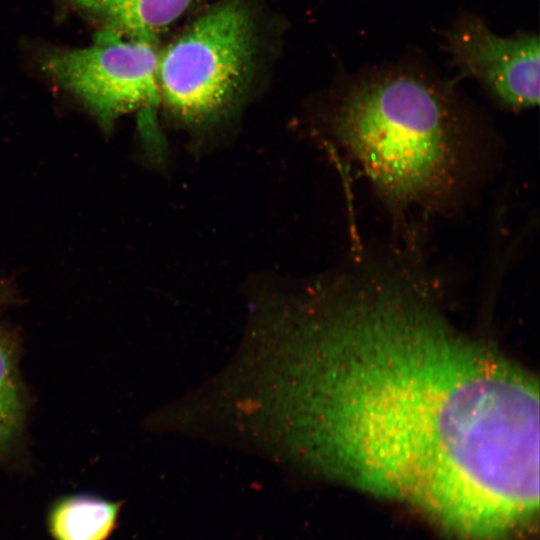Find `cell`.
Listing matches in <instances>:
<instances>
[{
    "label": "cell",
    "instance_id": "cell-1",
    "mask_svg": "<svg viewBox=\"0 0 540 540\" xmlns=\"http://www.w3.org/2000/svg\"><path fill=\"white\" fill-rule=\"evenodd\" d=\"M361 264L337 293L318 371L328 466L455 533L524 517L539 499L537 382L452 328L403 264Z\"/></svg>",
    "mask_w": 540,
    "mask_h": 540
},
{
    "label": "cell",
    "instance_id": "cell-2",
    "mask_svg": "<svg viewBox=\"0 0 540 540\" xmlns=\"http://www.w3.org/2000/svg\"><path fill=\"white\" fill-rule=\"evenodd\" d=\"M333 132L395 211L445 208L478 170L477 129L443 89L409 74L354 85L334 115Z\"/></svg>",
    "mask_w": 540,
    "mask_h": 540
},
{
    "label": "cell",
    "instance_id": "cell-3",
    "mask_svg": "<svg viewBox=\"0 0 540 540\" xmlns=\"http://www.w3.org/2000/svg\"><path fill=\"white\" fill-rule=\"evenodd\" d=\"M247 0H219L161 50V104L177 121L203 126L230 112L251 79L257 51Z\"/></svg>",
    "mask_w": 540,
    "mask_h": 540
},
{
    "label": "cell",
    "instance_id": "cell-4",
    "mask_svg": "<svg viewBox=\"0 0 540 540\" xmlns=\"http://www.w3.org/2000/svg\"><path fill=\"white\" fill-rule=\"evenodd\" d=\"M158 40L102 30L95 44L44 55V70L78 96L108 126L139 111L141 129L159 147L156 112L161 104Z\"/></svg>",
    "mask_w": 540,
    "mask_h": 540
},
{
    "label": "cell",
    "instance_id": "cell-5",
    "mask_svg": "<svg viewBox=\"0 0 540 540\" xmlns=\"http://www.w3.org/2000/svg\"><path fill=\"white\" fill-rule=\"evenodd\" d=\"M447 50L462 75L480 80L499 102L521 110L539 103V40L500 37L468 19L447 36Z\"/></svg>",
    "mask_w": 540,
    "mask_h": 540
},
{
    "label": "cell",
    "instance_id": "cell-6",
    "mask_svg": "<svg viewBox=\"0 0 540 540\" xmlns=\"http://www.w3.org/2000/svg\"><path fill=\"white\" fill-rule=\"evenodd\" d=\"M197 0H103L104 30L136 38L158 40Z\"/></svg>",
    "mask_w": 540,
    "mask_h": 540
},
{
    "label": "cell",
    "instance_id": "cell-7",
    "mask_svg": "<svg viewBox=\"0 0 540 540\" xmlns=\"http://www.w3.org/2000/svg\"><path fill=\"white\" fill-rule=\"evenodd\" d=\"M119 504L74 496L58 503L50 527L56 540H105L114 527Z\"/></svg>",
    "mask_w": 540,
    "mask_h": 540
},
{
    "label": "cell",
    "instance_id": "cell-8",
    "mask_svg": "<svg viewBox=\"0 0 540 540\" xmlns=\"http://www.w3.org/2000/svg\"><path fill=\"white\" fill-rule=\"evenodd\" d=\"M23 417L22 398L10 340L0 333V453L17 435Z\"/></svg>",
    "mask_w": 540,
    "mask_h": 540
},
{
    "label": "cell",
    "instance_id": "cell-9",
    "mask_svg": "<svg viewBox=\"0 0 540 540\" xmlns=\"http://www.w3.org/2000/svg\"><path fill=\"white\" fill-rule=\"evenodd\" d=\"M77 5L89 8V9H96L100 8L102 5L103 0H73Z\"/></svg>",
    "mask_w": 540,
    "mask_h": 540
}]
</instances>
